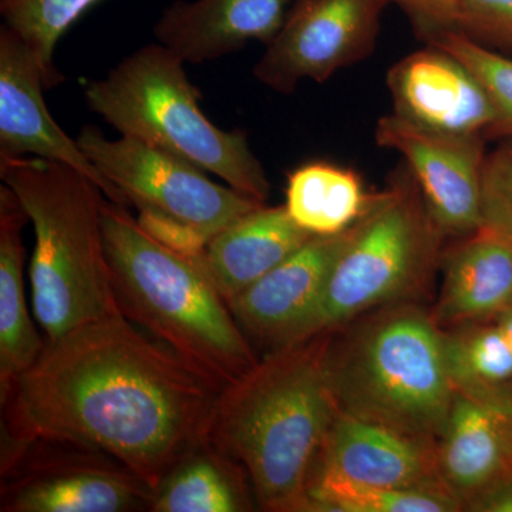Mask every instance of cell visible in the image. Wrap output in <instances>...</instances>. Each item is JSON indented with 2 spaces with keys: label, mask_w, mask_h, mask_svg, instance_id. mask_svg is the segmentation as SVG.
<instances>
[{
  "label": "cell",
  "mask_w": 512,
  "mask_h": 512,
  "mask_svg": "<svg viewBox=\"0 0 512 512\" xmlns=\"http://www.w3.org/2000/svg\"><path fill=\"white\" fill-rule=\"evenodd\" d=\"M222 387L123 313L77 326L16 377L2 403V447L32 441L106 454L156 491L197 446Z\"/></svg>",
  "instance_id": "cell-1"
},
{
  "label": "cell",
  "mask_w": 512,
  "mask_h": 512,
  "mask_svg": "<svg viewBox=\"0 0 512 512\" xmlns=\"http://www.w3.org/2000/svg\"><path fill=\"white\" fill-rule=\"evenodd\" d=\"M329 333L266 352L221 390L205 439L244 468L265 511H303L323 440L338 416Z\"/></svg>",
  "instance_id": "cell-2"
},
{
  "label": "cell",
  "mask_w": 512,
  "mask_h": 512,
  "mask_svg": "<svg viewBox=\"0 0 512 512\" xmlns=\"http://www.w3.org/2000/svg\"><path fill=\"white\" fill-rule=\"evenodd\" d=\"M104 247L120 312L224 389L258 362L202 255L165 247L106 201Z\"/></svg>",
  "instance_id": "cell-3"
},
{
  "label": "cell",
  "mask_w": 512,
  "mask_h": 512,
  "mask_svg": "<svg viewBox=\"0 0 512 512\" xmlns=\"http://www.w3.org/2000/svg\"><path fill=\"white\" fill-rule=\"evenodd\" d=\"M0 178L35 231L30 303L45 339L121 313L104 247L109 198L99 185L69 165L37 157H0Z\"/></svg>",
  "instance_id": "cell-4"
},
{
  "label": "cell",
  "mask_w": 512,
  "mask_h": 512,
  "mask_svg": "<svg viewBox=\"0 0 512 512\" xmlns=\"http://www.w3.org/2000/svg\"><path fill=\"white\" fill-rule=\"evenodd\" d=\"M326 366L339 413L439 441L456 389L431 313L404 302L353 320L329 333Z\"/></svg>",
  "instance_id": "cell-5"
},
{
  "label": "cell",
  "mask_w": 512,
  "mask_h": 512,
  "mask_svg": "<svg viewBox=\"0 0 512 512\" xmlns=\"http://www.w3.org/2000/svg\"><path fill=\"white\" fill-rule=\"evenodd\" d=\"M185 63L156 43L140 47L89 80L87 109L120 136L136 138L217 175L239 194L266 204L271 183L242 130H222L202 111Z\"/></svg>",
  "instance_id": "cell-6"
},
{
  "label": "cell",
  "mask_w": 512,
  "mask_h": 512,
  "mask_svg": "<svg viewBox=\"0 0 512 512\" xmlns=\"http://www.w3.org/2000/svg\"><path fill=\"white\" fill-rule=\"evenodd\" d=\"M444 239L413 174L406 164L400 165L386 190L372 195L365 214L350 227L318 301L286 345L412 301L441 264Z\"/></svg>",
  "instance_id": "cell-7"
},
{
  "label": "cell",
  "mask_w": 512,
  "mask_h": 512,
  "mask_svg": "<svg viewBox=\"0 0 512 512\" xmlns=\"http://www.w3.org/2000/svg\"><path fill=\"white\" fill-rule=\"evenodd\" d=\"M76 140L137 214L148 212L183 222L211 239L238 218L265 205L227 184L214 183L197 165L136 138L109 140L99 127L86 124Z\"/></svg>",
  "instance_id": "cell-8"
},
{
  "label": "cell",
  "mask_w": 512,
  "mask_h": 512,
  "mask_svg": "<svg viewBox=\"0 0 512 512\" xmlns=\"http://www.w3.org/2000/svg\"><path fill=\"white\" fill-rule=\"evenodd\" d=\"M153 495L99 451L55 441L2 448V512L150 511Z\"/></svg>",
  "instance_id": "cell-9"
},
{
  "label": "cell",
  "mask_w": 512,
  "mask_h": 512,
  "mask_svg": "<svg viewBox=\"0 0 512 512\" xmlns=\"http://www.w3.org/2000/svg\"><path fill=\"white\" fill-rule=\"evenodd\" d=\"M394 0H293L278 35L254 67L259 83L292 94L302 80L325 83L375 50Z\"/></svg>",
  "instance_id": "cell-10"
},
{
  "label": "cell",
  "mask_w": 512,
  "mask_h": 512,
  "mask_svg": "<svg viewBox=\"0 0 512 512\" xmlns=\"http://www.w3.org/2000/svg\"><path fill=\"white\" fill-rule=\"evenodd\" d=\"M375 138L377 146L403 157L444 238L481 228L484 136L441 133L392 113L377 121Z\"/></svg>",
  "instance_id": "cell-11"
},
{
  "label": "cell",
  "mask_w": 512,
  "mask_h": 512,
  "mask_svg": "<svg viewBox=\"0 0 512 512\" xmlns=\"http://www.w3.org/2000/svg\"><path fill=\"white\" fill-rule=\"evenodd\" d=\"M45 70L28 43L3 23L0 28V157H37L79 171L111 202L126 201L94 167L77 140L67 136L47 109ZM128 208V207H127Z\"/></svg>",
  "instance_id": "cell-12"
},
{
  "label": "cell",
  "mask_w": 512,
  "mask_h": 512,
  "mask_svg": "<svg viewBox=\"0 0 512 512\" xmlns=\"http://www.w3.org/2000/svg\"><path fill=\"white\" fill-rule=\"evenodd\" d=\"M393 113L417 126L488 137L495 111L481 84L464 64L426 45L390 67L386 77Z\"/></svg>",
  "instance_id": "cell-13"
},
{
  "label": "cell",
  "mask_w": 512,
  "mask_h": 512,
  "mask_svg": "<svg viewBox=\"0 0 512 512\" xmlns=\"http://www.w3.org/2000/svg\"><path fill=\"white\" fill-rule=\"evenodd\" d=\"M312 474H328L370 487L447 491L437 466V443L339 412L323 440Z\"/></svg>",
  "instance_id": "cell-14"
},
{
  "label": "cell",
  "mask_w": 512,
  "mask_h": 512,
  "mask_svg": "<svg viewBox=\"0 0 512 512\" xmlns=\"http://www.w3.org/2000/svg\"><path fill=\"white\" fill-rule=\"evenodd\" d=\"M349 229L309 239L228 303L249 342L258 343L266 352L286 345L318 301L330 269L348 241Z\"/></svg>",
  "instance_id": "cell-15"
},
{
  "label": "cell",
  "mask_w": 512,
  "mask_h": 512,
  "mask_svg": "<svg viewBox=\"0 0 512 512\" xmlns=\"http://www.w3.org/2000/svg\"><path fill=\"white\" fill-rule=\"evenodd\" d=\"M512 396L456 392L437 441L441 483L463 510L512 473L508 423Z\"/></svg>",
  "instance_id": "cell-16"
},
{
  "label": "cell",
  "mask_w": 512,
  "mask_h": 512,
  "mask_svg": "<svg viewBox=\"0 0 512 512\" xmlns=\"http://www.w3.org/2000/svg\"><path fill=\"white\" fill-rule=\"evenodd\" d=\"M293 0H175L154 25L157 42L185 64L221 59L248 43L268 45Z\"/></svg>",
  "instance_id": "cell-17"
},
{
  "label": "cell",
  "mask_w": 512,
  "mask_h": 512,
  "mask_svg": "<svg viewBox=\"0 0 512 512\" xmlns=\"http://www.w3.org/2000/svg\"><path fill=\"white\" fill-rule=\"evenodd\" d=\"M443 286L433 315L448 330L494 319L512 306V242L481 227L441 255Z\"/></svg>",
  "instance_id": "cell-18"
},
{
  "label": "cell",
  "mask_w": 512,
  "mask_h": 512,
  "mask_svg": "<svg viewBox=\"0 0 512 512\" xmlns=\"http://www.w3.org/2000/svg\"><path fill=\"white\" fill-rule=\"evenodd\" d=\"M313 237L292 220L285 205L265 204L214 235L202 258L212 282L229 303Z\"/></svg>",
  "instance_id": "cell-19"
},
{
  "label": "cell",
  "mask_w": 512,
  "mask_h": 512,
  "mask_svg": "<svg viewBox=\"0 0 512 512\" xmlns=\"http://www.w3.org/2000/svg\"><path fill=\"white\" fill-rule=\"evenodd\" d=\"M28 215L8 185L0 187V394L36 362L46 345L26 299L22 231Z\"/></svg>",
  "instance_id": "cell-20"
},
{
  "label": "cell",
  "mask_w": 512,
  "mask_h": 512,
  "mask_svg": "<svg viewBox=\"0 0 512 512\" xmlns=\"http://www.w3.org/2000/svg\"><path fill=\"white\" fill-rule=\"evenodd\" d=\"M251 493L244 468L204 437L158 485L150 511H251Z\"/></svg>",
  "instance_id": "cell-21"
},
{
  "label": "cell",
  "mask_w": 512,
  "mask_h": 512,
  "mask_svg": "<svg viewBox=\"0 0 512 512\" xmlns=\"http://www.w3.org/2000/svg\"><path fill=\"white\" fill-rule=\"evenodd\" d=\"M372 195L367 194L355 171L315 161L289 174L285 208L306 232L328 237L356 224Z\"/></svg>",
  "instance_id": "cell-22"
},
{
  "label": "cell",
  "mask_w": 512,
  "mask_h": 512,
  "mask_svg": "<svg viewBox=\"0 0 512 512\" xmlns=\"http://www.w3.org/2000/svg\"><path fill=\"white\" fill-rule=\"evenodd\" d=\"M448 372L456 392L511 396L512 349L494 320L444 330Z\"/></svg>",
  "instance_id": "cell-23"
},
{
  "label": "cell",
  "mask_w": 512,
  "mask_h": 512,
  "mask_svg": "<svg viewBox=\"0 0 512 512\" xmlns=\"http://www.w3.org/2000/svg\"><path fill=\"white\" fill-rule=\"evenodd\" d=\"M460 503L441 488L370 487L312 474L303 511L315 512H456Z\"/></svg>",
  "instance_id": "cell-24"
},
{
  "label": "cell",
  "mask_w": 512,
  "mask_h": 512,
  "mask_svg": "<svg viewBox=\"0 0 512 512\" xmlns=\"http://www.w3.org/2000/svg\"><path fill=\"white\" fill-rule=\"evenodd\" d=\"M100 0H0L5 25L30 46L45 70L47 89L63 82L55 66L57 43Z\"/></svg>",
  "instance_id": "cell-25"
},
{
  "label": "cell",
  "mask_w": 512,
  "mask_h": 512,
  "mask_svg": "<svg viewBox=\"0 0 512 512\" xmlns=\"http://www.w3.org/2000/svg\"><path fill=\"white\" fill-rule=\"evenodd\" d=\"M420 40L453 56L481 84L495 111V124L487 138L512 137V59L457 29L440 30Z\"/></svg>",
  "instance_id": "cell-26"
},
{
  "label": "cell",
  "mask_w": 512,
  "mask_h": 512,
  "mask_svg": "<svg viewBox=\"0 0 512 512\" xmlns=\"http://www.w3.org/2000/svg\"><path fill=\"white\" fill-rule=\"evenodd\" d=\"M487 153L481 174V227L512 242V137Z\"/></svg>",
  "instance_id": "cell-27"
},
{
  "label": "cell",
  "mask_w": 512,
  "mask_h": 512,
  "mask_svg": "<svg viewBox=\"0 0 512 512\" xmlns=\"http://www.w3.org/2000/svg\"><path fill=\"white\" fill-rule=\"evenodd\" d=\"M457 30L481 45L512 49V0H460Z\"/></svg>",
  "instance_id": "cell-28"
},
{
  "label": "cell",
  "mask_w": 512,
  "mask_h": 512,
  "mask_svg": "<svg viewBox=\"0 0 512 512\" xmlns=\"http://www.w3.org/2000/svg\"><path fill=\"white\" fill-rule=\"evenodd\" d=\"M412 22L416 36L457 29L460 0H394Z\"/></svg>",
  "instance_id": "cell-29"
},
{
  "label": "cell",
  "mask_w": 512,
  "mask_h": 512,
  "mask_svg": "<svg viewBox=\"0 0 512 512\" xmlns=\"http://www.w3.org/2000/svg\"><path fill=\"white\" fill-rule=\"evenodd\" d=\"M468 511L512 512V473L476 498Z\"/></svg>",
  "instance_id": "cell-30"
},
{
  "label": "cell",
  "mask_w": 512,
  "mask_h": 512,
  "mask_svg": "<svg viewBox=\"0 0 512 512\" xmlns=\"http://www.w3.org/2000/svg\"><path fill=\"white\" fill-rule=\"evenodd\" d=\"M495 325L498 326V329L503 333L505 340H507L508 345L512 349V306L510 308L505 309V311L498 313L494 319Z\"/></svg>",
  "instance_id": "cell-31"
},
{
  "label": "cell",
  "mask_w": 512,
  "mask_h": 512,
  "mask_svg": "<svg viewBox=\"0 0 512 512\" xmlns=\"http://www.w3.org/2000/svg\"><path fill=\"white\" fill-rule=\"evenodd\" d=\"M508 444H510V461L512 470V413L510 417V423H508Z\"/></svg>",
  "instance_id": "cell-32"
}]
</instances>
